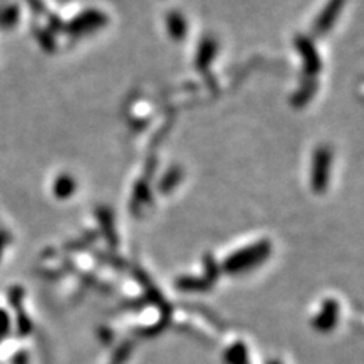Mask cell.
I'll return each mask as SVG.
<instances>
[{"mask_svg":"<svg viewBox=\"0 0 364 364\" xmlns=\"http://www.w3.org/2000/svg\"><path fill=\"white\" fill-rule=\"evenodd\" d=\"M329 166H331V151L326 147H318L314 152L311 184L316 191H323L329 179Z\"/></svg>","mask_w":364,"mask_h":364,"instance_id":"obj_1","label":"cell"},{"mask_svg":"<svg viewBox=\"0 0 364 364\" xmlns=\"http://www.w3.org/2000/svg\"><path fill=\"white\" fill-rule=\"evenodd\" d=\"M107 17L100 13V11H87V13L76 17L75 21H72V32L76 36H82V33H90L96 29H100L105 26Z\"/></svg>","mask_w":364,"mask_h":364,"instance_id":"obj_2","label":"cell"},{"mask_svg":"<svg viewBox=\"0 0 364 364\" xmlns=\"http://www.w3.org/2000/svg\"><path fill=\"white\" fill-rule=\"evenodd\" d=\"M267 250H269V245H266V243L247 247L246 250H242V252H238L237 255H234L228 264L232 267V270L246 269V266L257 263V261H259V259H263L266 257Z\"/></svg>","mask_w":364,"mask_h":364,"instance_id":"obj_3","label":"cell"},{"mask_svg":"<svg viewBox=\"0 0 364 364\" xmlns=\"http://www.w3.org/2000/svg\"><path fill=\"white\" fill-rule=\"evenodd\" d=\"M296 48H298L299 53L304 56L306 73L317 75V72L321 70L322 63H321V56H318L317 50L314 49L313 43L309 38L299 36L298 38H296Z\"/></svg>","mask_w":364,"mask_h":364,"instance_id":"obj_4","label":"cell"},{"mask_svg":"<svg viewBox=\"0 0 364 364\" xmlns=\"http://www.w3.org/2000/svg\"><path fill=\"white\" fill-rule=\"evenodd\" d=\"M343 4H345V0H331V2H329V5L323 9V13L318 16V18L314 23L313 31L317 33V36H322V33L328 32L333 28L334 21L337 20Z\"/></svg>","mask_w":364,"mask_h":364,"instance_id":"obj_5","label":"cell"},{"mask_svg":"<svg viewBox=\"0 0 364 364\" xmlns=\"http://www.w3.org/2000/svg\"><path fill=\"white\" fill-rule=\"evenodd\" d=\"M215 52H218V44L213 38H205L200 44L199 52H198V61L196 65L200 70H205V68H208V65L211 64Z\"/></svg>","mask_w":364,"mask_h":364,"instance_id":"obj_6","label":"cell"},{"mask_svg":"<svg viewBox=\"0 0 364 364\" xmlns=\"http://www.w3.org/2000/svg\"><path fill=\"white\" fill-rule=\"evenodd\" d=\"M167 29L168 33L175 40H184L186 32H187V23L186 18L182 17L179 13H172L167 17Z\"/></svg>","mask_w":364,"mask_h":364,"instance_id":"obj_7","label":"cell"},{"mask_svg":"<svg viewBox=\"0 0 364 364\" xmlns=\"http://www.w3.org/2000/svg\"><path fill=\"white\" fill-rule=\"evenodd\" d=\"M316 88H317V85H314V84H310V85H304L298 93L294 95V99H293V104L296 105V107H301V105H305L306 102H309L310 99H311V96H313V93L316 91Z\"/></svg>","mask_w":364,"mask_h":364,"instance_id":"obj_8","label":"cell"},{"mask_svg":"<svg viewBox=\"0 0 364 364\" xmlns=\"http://www.w3.org/2000/svg\"><path fill=\"white\" fill-rule=\"evenodd\" d=\"M179 178H181V172H179V170H170V172H168V173L164 176V179H163L161 190H164V191L172 190V188L178 184Z\"/></svg>","mask_w":364,"mask_h":364,"instance_id":"obj_9","label":"cell"},{"mask_svg":"<svg viewBox=\"0 0 364 364\" xmlns=\"http://www.w3.org/2000/svg\"><path fill=\"white\" fill-rule=\"evenodd\" d=\"M60 196H68L70 193L75 190V181H72L70 178H63L60 179Z\"/></svg>","mask_w":364,"mask_h":364,"instance_id":"obj_10","label":"cell"}]
</instances>
